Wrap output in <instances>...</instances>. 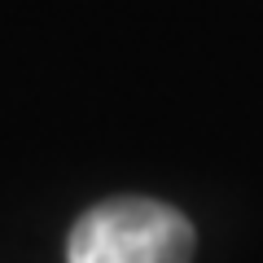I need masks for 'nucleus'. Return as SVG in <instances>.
<instances>
[{
    "instance_id": "1",
    "label": "nucleus",
    "mask_w": 263,
    "mask_h": 263,
    "mask_svg": "<svg viewBox=\"0 0 263 263\" xmlns=\"http://www.w3.org/2000/svg\"><path fill=\"white\" fill-rule=\"evenodd\" d=\"M193 224L154 197H110L79 224L66 241V263H189Z\"/></svg>"
}]
</instances>
